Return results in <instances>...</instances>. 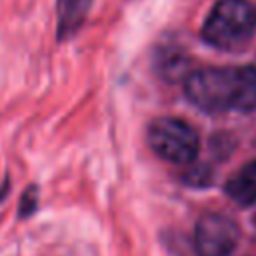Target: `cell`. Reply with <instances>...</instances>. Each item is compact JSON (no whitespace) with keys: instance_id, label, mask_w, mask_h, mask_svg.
Wrapping results in <instances>:
<instances>
[{"instance_id":"6da1fadb","label":"cell","mask_w":256,"mask_h":256,"mask_svg":"<svg viewBox=\"0 0 256 256\" xmlns=\"http://www.w3.org/2000/svg\"><path fill=\"white\" fill-rule=\"evenodd\" d=\"M186 98L204 112L256 110V66H204L184 76Z\"/></svg>"},{"instance_id":"7a4b0ae2","label":"cell","mask_w":256,"mask_h":256,"mask_svg":"<svg viewBox=\"0 0 256 256\" xmlns=\"http://www.w3.org/2000/svg\"><path fill=\"white\" fill-rule=\"evenodd\" d=\"M256 32V6L250 0H218L202 26L206 44L234 52L244 48Z\"/></svg>"},{"instance_id":"3957f363","label":"cell","mask_w":256,"mask_h":256,"mask_svg":"<svg viewBox=\"0 0 256 256\" xmlns=\"http://www.w3.org/2000/svg\"><path fill=\"white\" fill-rule=\"evenodd\" d=\"M148 144L172 164H190L198 154V134L180 118H156L148 126Z\"/></svg>"},{"instance_id":"277c9868","label":"cell","mask_w":256,"mask_h":256,"mask_svg":"<svg viewBox=\"0 0 256 256\" xmlns=\"http://www.w3.org/2000/svg\"><path fill=\"white\" fill-rule=\"evenodd\" d=\"M240 240L238 224L218 212L198 218L194 230V248L198 256H230Z\"/></svg>"},{"instance_id":"5b68a950","label":"cell","mask_w":256,"mask_h":256,"mask_svg":"<svg viewBox=\"0 0 256 256\" xmlns=\"http://www.w3.org/2000/svg\"><path fill=\"white\" fill-rule=\"evenodd\" d=\"M224 192L230 200L240 206H250L256 202V160L242 166L224 186Z\"/></svg>"},{"instance_id":"8992f818","label":"cell","mask_w":256,"mask_h":256,"mask_svg":"<svg viewBox=\"0 0 256 256\" xmlns=\"http://www.w3.org/2000/svg\"><path fill=\"white\" fill-rule=\"evenodd\" d=\"M92 0H56V16H58V36L66 38L74 34L84 22Z\"/></svg>"},{"instance_id":"52a82bcc","label":"cell","mask_w":256,"mask_h":256,"mask_svg":"<svg viewBox=\"0 0 256 256\" xmlns=\"http://www.w3.org/2000/svg\"><path fill=\"white\" fill-rule=\"evenodd\" d=\"M36 204H38V192H36L34 186H30V188L24 192L22 200H20V216L32 214V212L36 210Z\"/></svg>"}]
</instances>
